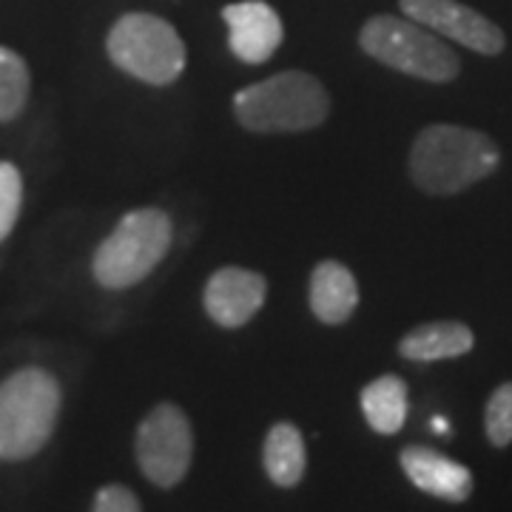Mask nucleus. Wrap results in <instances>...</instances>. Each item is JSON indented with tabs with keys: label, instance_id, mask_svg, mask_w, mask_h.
I'll list each match as a JSON object with an SVG mask.
<instances>
[{
	"label": "nucleus",
	"instance_id": "obj_1",
	"mask_svg": "<svg viewBox=\"0 0 512 512\" xmlns=\"http://www.w3.org/2000/svg\"><path fill=\"white\" fill-rule=\"evenodd\" d=\"M501 148L478 128L433 123L421 128L410 146L407 171L413 185L430 197H453L493 177Z\"/></svg>",
	"mask_w": 512,
	"mask_h": 512
},
{
	"label": "nucleus",
	"instance_id": "obj_2",
	"mask_svg": "<svg viewBox=\"0 0 512 512\" xmlns=\"http://www.w3.org/2000/svg\"><path fill=\"white\" fill-rule=\"evenodd\" d=\"M234 114L254 134H299L328 120L330 94L313 74L279 72L239 89Z\"/></svg>",
	"mask_w": 512,
	"mask_h": 512
},
{
	"label": "nucleus",
	"instance_id": "obj_3",
	"mask_svg": "<svg viewBox=\"0 0 512 512\" xmlns=\"http://www.w3.org/2000/svg\"><path fill=\"white\" fill-rule=\"evenodd\" d=\"M63 393L40 367H23L0 382V461L37 456L55 433Z\"/></svg>",
	"mask_w": 512,
	"mask_h": 512
},
{
	"label": "nucleus",
	"instance_id": "obj_4",
	"mask_svg": "<svg viewBox=\"0 0 512 512\" xmlns=\"http://www.w3.org/2000/svg\"><path fill=\"white\" fill-rule=\"evenodd\" d=\"M174 242V222L163 208L128 211L94 251L92 271L97 285L126 291L146 279Z\"/></svg>",
	"mask_w": 512,
	"mask_h": 512
},
{
	"label": "nucleus",
	"instance_id": "obj_5",
	"mask_svg": "<svg viewBox=\"0 0 512 512\" xmlns=\"http://www.w3.org/2000/svg\"><path fill=\"white\" fill-rule=\"evenodd\" d=\"M362 52L382 66L427 83H453L461 74V60L436 32L416 20L376 15L359 32Z\"/></svg>",
	"mask_w": 512,
	"mask_h": 512
},
{
	"label": "nucleus",
	"instance_id": "obj_6",
	"mask_svg": "<svg viewBox=\"0 0 512 512\" xmlns=\"http://www.w3.org/2000/svg\"><path fill=\"white\" fill-rule=\"evenodd\" d=\"M106 52L117 69L148 86H168L185 72V43L168 20L131 12L111 26Z\"/></svg>",
	"mask_w": 512,
	"mask_h": 512
},
{
	"label": "nucleus",
	"instance_id": "obj_7",
	"mask_svg": "<svg viewBox=\"0 0 512 512\" xmlns=\"http://www.w3.org/2000/svg\"><path fill=\"white\" fill-rule=\"evenodd\" d=\"M140 473L160 490L177 487L194 458V430L183 407L163 402L151 407L134 436Z\"/></svg>",
	"mask_w": 512,
	"mask_h": 512
},
{
	"label": "nucleus",
	"instance_id": "obj_8",
	"mask_svg": "<svg viewBox=\"0 0 512 512\" xmlns=\"http://www.w3.org/2000/svg\"><path fill=\"white\" fill-rule=\"evenodd\" d=\"M399 6L410 20L427 26L436 35L456 40L458 46L470 52L495 57L507 49L501 26L458 0H399Z\"/></svg>",
	"mask_w": 512,
	"mask_h": 512
},
{
	"label": "nucleus",
	"instance_id": "obj_9",
	"mask_svg": "<svg viewBox=\"0 0 512 512\" xmlns=\"http://www.w3.org/2000/svg\"><path fill=\"white\" fill-rule=\"evenodd\" d=\"M265 296H268L265 276L248 271V268L228 265V268H220L211 274L205 293H202V305L214 325L237 330L248 325L259 313V308L265 305Z\"/></svg>",
	"mask_w": 512,
	"mask_h": 512
},
{
	"label": "nucleus",
	"instance_id": "obj_10",
	"mask_svg": "<svg viewBox=\"0 0 512 512\" xmlns=\"http://www.w3.org/2000/svg\"><path fill=\"white\" fill-rule=\"evenodd\" d=\"M228 23V46L242 63H265L279 49L285 29L274 6L265 0H239L222 9Z\"/></svg>",
	"mask_w": 512,
	"mask_h": 512
},
{
	"label": "nucleus",
	"instance_id": "obj_11",
	"mask_svg": "<svg viewBox=\"0 0 512 512\" xmlns=\"http://www.w3.org/2000/svg\"><path fill=\"white\" fill-rule=\"evenodd\" d=\"M399 464L416 490L433 495L439 501H447V504H464L476 490L473 473L461 461L444 456L433 447L410 444L399 453Z\"/></svg>",
	"mask_w": 512,
	"mask_h": 512
},
{
	"label": "nucleus",
	"instance_id": "obj_12",
	"mask_svg": "<svg viewBox=\"0 0 512 512\" xmlns=\"http://www.w3.org/2000/svg\"><path fill=\"white\" fill-rule=\"evenodd\" d=\"M313 316L322 325H345L356 305H359V285L356 276L350 274L348 265L325 259L313 268L311 288H308Z\"/></svg>",
	"mask_w": 512,
	"mask_h": 512
},
{
	"label": "nucleus",
	"instance_id": "obj_13",
	"mask_svg": "<svg viewBox=\"0 0 512 512\" xmlns=\"http://www.w3.org/2000/svg\"><path fill=\"white\" fill-rule=\"evenodd\" d=\"M476 348V333L470 325L458 319H441V322H424L407 330L399 339V356L407 362H444L467 356Z\"/></svg>",
	"mask_w": 512,
	"mask_h": 512
},
{
	"label": "nucleus",
	"instance_id": "obj_14",
	"mask_svg": "<svg viewBox=\"0 0 512 512\" xmlns=\"http://www.w3.org/2000/svg\"><path fill=\"white\" fill-rule=\"evenodd\" d=\"M262 467L282 490H293L308 470V450L299 427L291 421H276L262 444Z\"/></svg>",
	"mask_w": 512,
	"mask_h": 512
},
{
	"label": "nucleus",
	"instance_id": "obj_15",
	"mask_svg": "<svg viewBox=\"0 0 512 512\" xmlns=\"http://www.w3.org/2000/svg\"><path fill=\"white\" fill-rule=\"evenodd\" d=\"M359 402H362L367 424L382 436L399 433L404 427V419H407V410H410L407 384H404L402 376H393V373H384V376L367 384Z\"/></svg>",
	"mask_w": 512,
	"mask_h": 512
},
{
	"label": "nucleus",
	"instance_id": "obj_16",
	"mask_svg": "<svg viewBox=\"0 0 512 512\" xmlns=\"http://www.w3.org/2000/svg\"><path fill=\"white\" fill-rule=\"evenodd\" d=\"M29 89H32V77L26 60L18 52L0 46V123L18 117L29 100Z\"/></svg>",
	"mask_w": 512,
	"mask_h": 512
},
{
	"label": "nucleus",
	"instance_id": "obj_17",
	"mask_svg": "<svg viewBox=\"0 0 512 512\" xmlns=\"http://www.w3.org/2000/svg\"><path fill=\"white\" fill-rule=\"evenodd\" d=\"M484 433L498 450L512 444V382L498 384L490 393L484 407Z\"/></svg>",
	"mask_w": 512,
	"mask_h": 512
},
{
	"label": "nucleus",
	"instance_id": "obj_18",
	"mask_svg": "<svg viewBox=\"0 0 512 512\" xmlns=\"http://www.w3.org/2000/svg\"><path fill=\"white\" fill-rule=\"evenodd\" d=\"M23 205V177L12 163H0V242L12 234Z\"/></svg>",
	"mask_w": 512,
	"mask_h": 512
},
{
	"label": "nucleus",
	"instance_id": "obj_19",
	"mask_svg": "<svg viewBox=\"0 0 512 512\" xmlns=\"http://www.w3.org/2000/svg\"><path fill=\"white\" fill-rule=\"evenodd\" d=\"M92 512H143V507L134 490H128L123 484H106L94 495Z\"/></svg>",
	"mask_w": 512,
	"mask_h": 512
}]
</instances>
